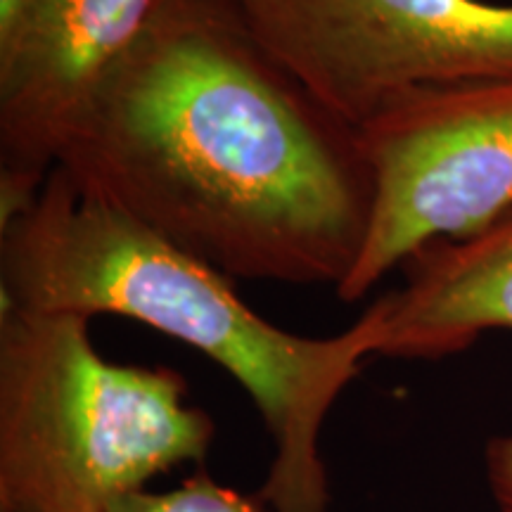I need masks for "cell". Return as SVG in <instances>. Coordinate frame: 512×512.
I'll use <instances>...</instances> for the list:
<instances>
[{"mask_svg":"<svg viewBox=\"0 0 512 512\" xmlns=\"http://www.w3.org/2000/svg\"><path fill=\"white\" fill-rule=\"evenodd\" d=\"M373 174L361 259L335 292L358 302L434 240L477 233L512 207V74L420 86L358 128Z\"/></svg>","mask_w":512,"mask_h":512,"instance_id":"cell-4","label":"cell"},{"mask_svg":"<svg viewBox=\"0 0 512 512\" xmlns=\"http://www.w3.org/2000/svg\"><path fill=\"white\" fill-rule=\"evenodd\" d=\"M164 0H19L0 24V223L41 190Z\"/></svg>","mask_w":512,"mask_h":512,"instance_id":"cell-6","label":"cell"},{"mask_svg":"<svg viewBox=\"0 0 512 512\" xmlns=\"http://www.w3.org/2000/svg\"><path fill=\"white\" fill-rule=\"evenodd\" d=\"M169 366L114 363L91 318L0 306V512H112L202 465L214 418Z\"/></svg>","mask_w":512,"mask_h":512,"instance_id":"cell-3","label":"cell"},{"mask_svg":"<svg viewBox=\"0 0 512 512\" xmlns=\"http://www.w3.org/2000/svg\"><path fill=\"white\" fill-rule=\"evenodd\" d=\"M19 0H0V24H5L12 17V12L17 10Z\"/></svg>","mask_w":512,"mask_h":512,"instance_id":"cell-10","label":"cell"},{"mask_svg":"<svg viewBox=\"0 0 512 512\" xmlns=\"http://www.w3.org/2000/svg\"><path fill=\"white\" fill-rule=\"evenodd\" d=\"M112 512H268V508L259 491L245 494L200 470L174 489H147L128 496Z\"/></svg>","mask_w":512,"mask_h":512,"instance_id":"cell-8","label":"cell"},{"mask_svg":"<svg viewBox=\"0 0 512 512\" xmlns=\"http://www.w3.org/2000/svg\"><path fill=\"white\" fill-rule=\"evenodd\" d=\"M0 306L121 316L221 366L254 403L273 456L259 496L268 512H328L320 432L339 394L380 356V299L332 337L283 330L216 271L155 230L50 171L27 207L0 223Z\"/></svg>","mask_w":512,"mask_h":512,"instance_id":"cell-2","label":"cell"},{"mask_svg":"<svg viewBox=\"0 0 512 512\" xmlns=\"http://www.w3.org/2000/svg\"><path fill=\"white\" fill-rule=\"evenodd\" d=\"M486 479L501 512H512V434L486 446Z\"/></svg>","mask_w":512,"mask_h":512,"instance_id":"cell-9","label":"cell"},{"mask_svg":"<svg viewBox=\"0 0 512 512\" xmlns=\"http://www.w3.org/2000/svg\"><path fill=\"white\" fill-rule=\"evenodd\" d=\"M242 29L354 128L420 86L512 74V3L223 0Z\"/></svg>","mask_w":512,"mask_h":512,"instance_id":"cell-5","label":"cell"},{"mask_svg":"<svg viewBox=\"0 0 512 512\" xmlns=\"http://www.w3.org/2000/svg\"><path fill=\"white\" fill-rule=\"evenodd\" d=\"M401 268L406 283L380 297V356L437 361L486 330H512V207L467 238L430 242Z\"/></svg>","mask_w":512,"mask_h":512,"instance_id":"cell-7","label":"cell"},{"mask_svg":"<svg viewBox=\"0 0 512 512\" xmlns=\"http://www.w3.org/2000/svg\"><path fill=\"white\" fill-rule=\"evenodd\" d=\"M55 166L233 280L337 292L373 219L358 128L223 0H164Z\"/></svg>","mask_w":512,"mask_h":512,"instance_id":"cell-1","label":"cell"}]
</instances>
